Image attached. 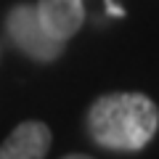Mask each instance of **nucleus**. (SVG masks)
I'll list each match as a JSON object with an SVG mask.
<instances>
[{"label":"nucleus","mask_w":159,"mask_h":159,"mask_svg":"<svg viewBox=\"0 0 159 159\" xmlns=\"http://www.w3.org/2000/svg\"><path fill=\"white\" fill-rule=\"evenodd\" d=\"M159 127V111L143 93H109L88 109V133L109 151H141Z\"/></svg>","instance_id":"nucleus-1"},{"label":"nucleus","mask_w":159,"mask_h":159,"mask_svg":"<svg viewBox=\"0 0 159 159\" xmlns=\"http://www.w3.org/2000/svg\"><path fill=\"white\" fill-rule=\"evenodd\" d=\"M6 32L24 56L40 64L56 61L66 48V40H58L40 19L37 3H16L6 16Z\"/></svg>","instance_id":"nucleus-2"},{"label":"nucleus","mask_w":159,"mask_h":159,"mask_svg":"<svg viewBox=\"0 0 159 159\" xmlns=\"http://www.w3.org/2000/svg\"><path fill=\"white\" fill-rule=\"evenodd\" d=\"M37 11L58 40H72L85 21L82 0H37Z\"/></svg>","instance_id":"nucleus-4"},{"label":"nucleus","mask_w":159,"mask_h":159,"mask_svg":"<svg viewBox=\"0 0 159 159\" xmlns=\"http://www.w3.org/2000/svg\"><path fill=\"white\" fill-rule=\"evenodd\" d=\"M51 127L40 119H27L0 143V159H45L51 148Z\"/></svg>","instance_id":"nucleus-3"},{"label":"nucleus","mask_w":159,"mask_h":159,"mask_svg":"<svg viewBox=\"0 0 159 159\" xmlns=\"http://www.w3.org/2000/svg\"><path fill=\"white\" fill-rule=\"evenodd\" d=\"M61 159H93V157H88V154H66Z\"/></svg>","instance_id":"nucleus-5"},{"label":"nucleus","mask_w":159,"mask_h":159,"mask_svg":"<svg viewBox=\"0 0 159 159\" xmlns=\"http://www.w3.org/2000/svg\"><path fill=\"white\" fill-rule=\"evenodd\" d=\"M0 53H3V51H0Z\"/></svg>","instance_id":"nucleus-6"}]
</instances>
